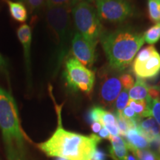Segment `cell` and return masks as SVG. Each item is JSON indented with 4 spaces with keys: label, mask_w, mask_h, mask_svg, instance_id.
I'll list each match as a JSON object with an SVG mask.
<instances>
[{
    "label": "cell",
    "mask_w": 160,
    "mask_h": 160,
    "mask_svg": "<svg viewBox=\"0 0 160 160\" xmlns=\"http://www.w3.org/2000/svg\"><path fill=\"white\" fill-rule=\"evenodd\" d=\"M101 138L96 134L89 137L66 131L62 127L61 119L51 137L39 148L49 157L68 160H91Z\"/></svg>",
    "instance_id": "6da1fadb"
},
{
    "label": "cell",
    "mask_w": 160,
    "mask_h": 160,
    "mask_svg": "<svg viewBox=\"0 0 160 160\" xmlns=\"http://www.w3.org/2000/svg\"><path fill=\"white\" fill-rule=\"evenodd\" d=\"M101 39L109 65L122 72L133 63V59L145 43L144 36L131 28H121L103 33Z\"/></svg>",
    "instance_id": "7a4b0ae2"
},
{
    "label": "cell",
    "mask_w": 160,
    "mask_h": 160,
    "mask_svg": "<svg viewBox=\"0 0 160 160\" xmlns=\"http://www.w3.org/2000/svg\"><path fill=\"white\" fill-rule=\"evenodd\" d=\"M0 129L8 160H26L23 132L17 103L11 93L0 87Z\"/></svg>",
    "instance_id": "3957f363"
},
{
    "label": "cell",
    "mask_w": 160,
    "mask_h": 160,
    "mask_svg": "<svg viewBox=\"0 0 160 160\" xmlns=\"http://www.w3.org/2000/svg\"><path fill=\"white\" fill-rule=\"evenodd\" d=\"M72 7H55L48 8L46 19L49 29L55 38L57 46L58 67L65 57L71 33Z\"/></svg>",
    "instance_id": "277c9868"
},
{
    "label": "cell",
    "mask_w": 160,
    "mask_h": 160,
    "mask_svg": "<svg viewBox=\"0 0 160 160\" xmlns=\"http://www.w3.org/2000/svg\"><path fill=\"white\" fill-rule=\"evenodd\" d=\"M71 14L78 33L97 42L103 34V27L94 6L80 1L73 8Z\"/></svg>",
    "instance_id": "5b68a950"
},
{
    "label": "cell",
    "mask_w": 160,
    "mask_h": 160,
    "mask_svg": "<svg viewBox=\"0 0 160 160\" xmlns=\"http://www.w3.org/2000/svg\"><path fill=\"white\" fill-rule=\"evenodd\" d=\"M65 81L70 88L81 91L87 94L93 91L95 82V73L85 67L75 57H70L65 62Z\"/></svg>",
    "instance_id": "8992f818"
},
{
    "label": "cell",
    "mask_w": 160,
    "mask_h": 160,
    "mask_svg": "<svg viewBox=\"0 0 160 160\" xmlns=\"http://www.w3.org/2000/svg\"><path fill=\"white\" fill-rule=\"evenodd\" d=\"M95 2L100 19L108 22H122L133 14V8L128 0H96Z\"/></svg>",
    "instance_id": "52a82bcc"
},
{
    "label": "cell",
    "mask_w": 160,
    "mask_h": 160,
    "mask_svg": "<svg viewBox=\"0 0 160 160\" xmlns=\"http://www.w3.org/2000/svg\"><path fill=\"white\" fill-rule=\"evenodd\" d=\"M99 99L105 107H111L115 103L118 96L122 91L119 77L104 71L99 73Z\"/></svg>",
    "instance_id": "ba28073f"
},
{
    "label": "cell",
    "mask_w": 160,
    "mask_h": 160,
    "mask_svg": "<svg viewBox=\"0 0 160 160\" xmlns=\"http://www.w3.org/2000/svg\"><path fill=\"white\" fill-rule=\"evenodd\" d=\"M72 53L78 61L85 67L91 68L96 59V47L97 42L80 34L75 33L71 42Z\"/></svg>",
    "instance_id": "9c48e42d"
},
{
    "label": "cell",
    "mask_w": 160,
    "mask_h": 160,
    "mask_svg": "<svg viewBox=\"0 0 160 160\" xmlns=\"http://www.w3.org/2000/svg\"><path fill=\"white\" fill-rule=\"evenodd\" d=\"M133 73L139 79H153L160 73V54L156 51L151 57L142 62L133 60L132 63Z\"/></svg>",
    "instance_id": "30bf717a"
},
{
    "label": "cell",
    "mask_w": 160,
    "mask_h": 160,
    "mask_svg": "<svg viewBox=\"0 0 160 160\" xmlns=\"http://www.w3.org/2000/svg\"><path fill=\"white\" fill-rule=\"evenodd\" d=\"M17 37L23 49L24 60H25V66L28 76V81L31 82V28L27 24L20 25L17 30Z\"/></svg>",
    "instance_id": "8fae6325"
},
{
    "label": "cell",
    "mask_w": 160,
    "mask_h": 160,
    "mask_svg": "<svg viewBox=\"0 0 160 160\" xmlns=\"http://www.w3.org/2000/svg\"><path fill=\"white\" fill-rule=\"evenodd\" d=\"M137 129L148 142L155 137L160 136V126L155 119L151 117L140 119L138 123Z\"/></svg>",
    "instance_id": "7c38bea8"
},
{
    "label": "cell",
    "mask_w": 160,
    "mask_h": 160,
    "mask_svg": "<svg viewBox=\"0 0 160 160\" xmlns=\"http://www.w3.org/2000/svg\"><path fill=\"white\" fill-rule=\"evenodd\" d=\"M109 140L111 142V148H110V153L113 160H125L126 156L128 153L126 142L122 138L111 136Z\"/></svg>",
    "instance_id": "4fadbf2b"
},
{
    "label": "cell",
    "mask_w": 160,
    "mask_h": 160,
    "mask_svg": "<svg viewBox=\"0 0 160 160\" xmlns=\"http://www.w3.org/2000/svg\"><path fill=\"white\" fill-rule=\"evenodd\" d=\"M130 99L133 100H145L148 102L151 101V98L149 95L148 86L143 79L137 78V81L133 87L128 91Z\"/></svg>",
    "instance_id": "5bb4252c"
},
{
    "label": "cell",
    "mask_w": 160,
    "mask_h": 160,
    "mask_svg": "<svg viewBox=\"0 0 160 160\" xmlns=\"http://www.w3.org/2000/svg\"><path fill=\"white\" fill-rule=\"evenodd\" d=\"M126 143L130 147L137 149H146L150 147L149 142L137 128L131 129L127 132L125 135Z\"/></svg>",
    "instance_id": "9a60e30c"
},
{
    "label": "cell",
    "mask_w": 160,
    "mask_h": 160,
    "mask_svg": "<svg viewBox=\"0 0 160 160\" xmlns=\"http://www.w3.org/2000/svg\"><path fill=\"white\" fill-rule=\"evenodd\" d=\"M8 6L9 12L13 19L19 22H25L28 19V11L24 4L21 2H13L6 0Z\"/></svg>",
    "instance_id": "2e32d148"
},
{
    "label": "cell",
    "mask_w": 160,
    "mask_h": 160,
    "mask_svg": "<svg viewBox=\"0 0 160 160\" xmlns=\"http://www.w3.org/2000/svg\"><path fill=\"white\" fill-rule=\"evenodd\" d=\"M128 105L130 106L140 118H146L152 116L149 103L145 100L129 99Z\"/></svg>",
    "instance_id": "e0dca14e"
},
{
    "label": "cell",
    "mask_w": 160,
    "mask_h": 160,
    "mask_svg": "<svg viewBox=\"0 0 160 160\" xmlns=\"http://www.w3.org/2000/svg\"><path fill=\"white\" fill-rule=\"evenodd\" d=\"M117 123L119 128V134L125 137L127 132L131 129L137 128L138 124L133 120L129 119L124 117L122 113H116Z\"/></svg>",
    "instance_id": "ac0fdd59"
},
{
    "label": "cell",
    "mask_w": 160,
    "mask_h": 160,
    "mask_svg": "<svg viewBox=\"0 0 160 160\" xmlns=\"http://www.w3.org/2000/svg\"><path fill=\"white\" fill-rule=\"evenodd\" d=\"M127 144V143H126ZM128 148L136 156L138 160H160V156L149 150L137 149L127 145Z\"/></svg>",
    "instance_id": "d6986e66"
},
{
    "label": "cell",
    "mask_w": 160,
    "mask_h": 160,
    "mask_svg": "<svg viewBox=\"0 0 160 160\" xmlns=\"http://www.w3.org/2000/svg\"><path fill=\"white\" fill-rule=\"evenodd\" d=\"M143 36L145 42L149 45H152L157 43L160 39V22L157 23L148 29L144 33Z\"/></svg>",
    "instance_id": "ffe728a7"
},
{
    "label": "cell",
    "mask_w": 160,
    "mask_h": 160,
    "mask_svg": "<svg viewBox=\"0 0 160 160\" xmlns=\"http://www.w3.org/2000/svg\"><path fill=\"white\" fill-rule=\"evenodd\" d=\"M149 19L153 22L160 21V0H148Z\"/></svg>",
    "instance_id": "44dd1931"
},
{
    "label": "cell",
    "mask_w": 160,
    "mask_h": 160,
    "mask_svg": "<svg viewBox=\"0 0 160 160\" xmlns=\"http://www.w3.org/2000/svg\"><path fill=\"white\" fill-rule=\"evenodd\" d=\"M129 101V95L128 90L123 89L118 96L117 100L115 102L116 113H122L123 110L128 106Z\"/></svg>",
    "instance_id": "7402d4cb"
},
{
    "label": "cell",
    "mask_w": 160,
    "mask_h": 160,
    "mask_svg": "<svg viewBox=\"0 0 160 160\" xmlns=\"http://www.w3.org/2000/svg\"><path fill=\"white\" fill-rule=\"evenodd\" d=\"M81 0H46L48 8L55 7H72L73 8Z\"/></svg>",
    "instance_id": "603a6c76"
},
{
    "label": "cell",
    "mask_w": 160,
    "mask_h": 160,
    "mask_svg": "<svg viewBox=\"0 0 160 160\" xmlns=\"http://www.w3.org/2000/svg\"><path fill=\"white\" fill-rule=\"evenodd\" d=\"M156 51H157V49L155 48V47L153 45L147 46V47L144 48L141 51H139V53H137L134 60L137 62H142L145 61V60H147L151 57V55Z\"/></svg>",
    "instance_id": "cb8c5ba5"
},
{
    "label": "cell",
    "mask_w": 160,
    "mask_h": 160,
    "mask_svg": "<svg viewBox=\"0 0 160 160\" xmlns=\"http://www.w3.org/2000/svg\"><path fill=\"white\" fill-rule=\"evenodd\" d=\"M149 107L152 116H153L155 120L160 126V99H151L149 102Z\"/></svg>",
    "instance_id": "d4e9b609"
},
{
    "label": "cell",
    "mask_w": 160,
    "mask_h": 160,
    "mask_svg": "<svg viewBox=\"0 0 160 160\" xmlns=\"http://www.w3.org/2000/svg\"><path fill=\"white\" fill-rule=\"evenodd\" d=\"M119 80L121 82L122 88H124V89L128 90V91H129L135 83L134 79L132 77V75L128 73H123V74L120 76Z\"/></svg>",
    "instance_id": "484cf974"
},
{
    "label": "cell",
    "mask_w": 160,
    "mask_h": 160,
    "mask_svg": "<svg viewBox=\"0 0 160 160\" xmlns=\"http://www.w3.org/2000/svg\"><path fill=\"white\" fill-rule=\"evenodd\" d=\"M102 110V108L97 107V106L92 108L88 112V118L90 122L93 123L95 122H99L100 113H101Z\"/></svg>",
    "instance_id": "4316f807"
},
{
    "label": "cell",
    "mask_w": 160,
    "mask_h": 160,
    "mask_svg": "<svg viewBox=\"0 0 160 160\" xmlns=\"http://www.w3.org/2000/svg\"><path fill=\"white\" fill-rule=\"evenodd\" d=\"M122 114L125 117L128 118V119L133 120V121H135L137 124L139 123L140 119H142V118H140L139 116L135 113L134 111H133V110L128 105L123 110V111L122 112Z\"/></svg>",
    "instance_id": "83f0119b"
},
{
    "label": "cell",
    "mask_w": 160,
    "mask_h": 160,
    "mask_svg": "<svg viewBox=\"0 0 160 160\" xmlns=\"http://www.w3.org/2000/svg\"><path fill=\"white\" fill-rule=\"evenodd\" d=\"M28 5L31 11H36L42 6L46 0H23Z\"/></svg>",
    "instance_id": "f1b7e54d"
},
{
    "label": "cell",
    "mask_w": 160,
    "mask_h": 160,
    "mask_svg": "<svg viewBox=\"0 0 160 160\" xmlns=\"http://www.w3.org/2000/svg\"><path fill=\"white\" fill-rule=\"evenodd\" d=\"M91 160H106V154L102 151L97 148L93 153Z\"/></svg>",
    "instance_id": "f546056e"
},
{
    "label": "cell",
    "mask_w": 160,
    "mask_h": 160,
    "mask_svg": "<svg viewBox=\"0 0 160 160\" xmlns=\"http://www.w3.org/2000/svg\"><path fill=\"white\" fill-rule=\"evenodd\" d=\"M99 137L101 139H108L111 137V134L105 128H102L101 131L99 132Z\"/></svg>",
    "instance_id": "4dcf8cb0"
},
{
    "label": "cell",
    "mask_w": 160,
    "mask_h": 160,
    "mask_svg": "<svg viewBox=\"0 0 160 160\" xmlns=\"http://www.w3.org/2000/svg\"><path fill=\"white\" fill-rule=\"evenodd\" d=\"M91 128L93 133H99V132L101 131L102 128V124L100 122H93L91 124Z\"/></svg>",
    "instance_id": "1f68e13d"
},
{
    "label": "cell",
    "mask_w": 160,
    "mask_h": 160,
    "mask_svg": "<svg viewBox=\"0 0 160 160\" xmlns=\"http://www.w3.org/2000/svg\"><path fill=\"white\" fill-rule=\"evenodd\" d=\"M125 160H137V158L136 157V156L131 152V153H128V155L126 156Z\"/></svg>",
    "instance_id": "d6a6232c"
},
{
    "label": "cell",
    "mask_w": 160,
    "mask_h": 160,
    "mask_svg": "<svg viewBox=\"0 0 160 160\" xmlns=\"http://www.w3.org/2000/svg\"><path fill=\"white\" fill-rule=\"evenodd\" d=\"M6 66V62L5 60L4 59L2 56L0 54V68H5Z\"/></svg>",
    "instance_id": "836d02e7"
},
{
    "label": "cell",
    "mask_w": 160,
    "mask_h": 160,
    "mask_svg": "<svg viewBox=\"0 0 160 160\" xmlns=\"http://www.w3.org/2000/svg\"><path fill=\"white\" fill-rule=\"evenodd\" d=\"M156 88H157L159 90V93H160V83H159L158 84V85H154Z\"/></svg>",
    "instance_id": "e575fe53"
},
{
    "label": "cell",
    "mask_w": 160,
    "mask_h": 160,
    "mask_svg": "<svg viewBox=\"0 0 160 160\" xmlns=\"http://www.w3.org/2000/svg\"><path fill=\"white\" fill-rule=\"evenodd\" d=\"M56 160H68V159H64V158H61V157H57Z\"/></svg>",
    "instance_id": "d590c367"
},
{
    "label": "cell",
    "mask_w": 160,
    "mask_h": 160,
    "mask_svg": "<svg viewBox=\"0 0 160 160\" xmlns=\"http://www.w3.org/2000/svg\"><path fill=\"white\" fill-rule=\"evenodd\" d=\"M81 1H85V2H93V1H96V0H81Z\"/></svg>",
    "instance_id": "8d00e7d4"
},
{
    "label": "cell",
    "mask_w": 160,
    "mask_h": 160,
    "mask_svg": "<svg viewBox=\"0 0 160 160\" xmlns=\"http://www.w3.org/2000/svg\"><path fill=\"white\" fill-rule=\"evenodd\" d=\"M159 151H160V149H159Z\"/></svg>",
    "instance_id": "74e56055"
},
{
    "label": "cell",
    "mask_w": 160,
    "mask_h": 160,
    "mask_svg": "<svg viewBox=\"0 0 160 160\" xmlns=\"http://www.w3.org/2000/svg\"><path fill=\"white\" fill-rule=\"evenodd\" d=\"M22 1H23V0H22Z\"/></svg>",
    "instance_id": "f35d334b"
}]
</instances>
